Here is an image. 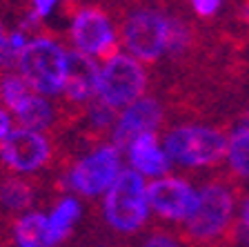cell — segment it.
I'll return each instance as SVG.
<instances>
[{"label":"cell","mask_w":249,"mask_h":247,"mask_svg":"<svg viewBox=\"0 0 249 247\" xmlns=\"http://www.w3.org/2000/svg\"><path fill=\"white\" fill-rule=\"evenodd\" d=\"M194 211L182 221L180 241L189 247H229L238 234V190L233 176L207 180L200 185Z\"/></svg>","instance_id":"cell-1"},{"label":"cell","mask_w":249,"mask_h":247,"mask_svg":"<svg viewBox=\"0 0 249 247\" xmlns=\"http://www.w3.org/2000/svg\"><path fill=\"white\" fill-rule=\"evenodd\" d=\"M16 72L25 78L31 92L45 98H60L69 72V49L52 36L29 38L18 56Z\"/></svg>","instance_id":"cell-2"},{"label":"cell","mask_w":249,"mask_h":247,"mask_svg":"<svg viewBox=\"0 0 249 247\" xmlns=\"http://www.w3.org/2000/svg\"><path fill=\"white\" fill-rule=\"evenodd\" d=\"M103 221L120 236L138 234L149 221L145 178L131 167L120 170L103 198Z\"/></svg>","instance_id":"cell-3"},{"label":"cell","mask_w":249,"mask_h":247,"mask_svg":"<svg viewBox=\"0 0 249 247\" xmlns=\"http://www.w3.org/2000/svg\"><path fill=\"white\" fill-rule=\"evenodd\" d=\"M229 136L209 125H176L165 132L162 145L169 160L187 170L216 167L227 158Z\"/></svg>","instance_id":"cell-4"},{"label":"cell","mask_w":249,"mask_h":247,"mask_svg":"<svg viewBox=\"0 0 249 247\" xmlns=\"http://www.w3.org/2000/svg\"><path fill=\"white\" fill-rule=\"evenodd\" d=\"M120 42L136 60L156 62L167 54L169 14L149 5L129 9L120 22Z\"/></svg>","instance_id":"cell-5"},{"label":"cell","mask_w":249,"mask_h":247,"mask_svg":"<svg viewBox=\"0 0 249 247\" xmlns=\"http://www.w3.org/2000/svg\"><path fill=\"white\" fill-rule=\"evenodd\" d=\"M149 87V76L145 67L129 54H116L100 65L98 100L111 109H124L134 105Z\"/></svg>","instance_id":"cell-6"},{"label":"cell","mask_w":249,"mask_h":247,"mask_svg":"<svg viewBox=\"0 0 249 247\" xmlns=\"http://www.w3.org/2000/svg\"><path fill=\"white\" fill-rule=\"evenodd\" d=\"M120 170L123 167H120L118 147L114 143L100 145L69 167V171L65 174V183L76 194L85 198H96L111 187Z\"/></svg>","instance_id":"cell-7"},{"label":"cell","mask_w":249,"mask_h":247,"mask_svg":"<svg viewBox=\"0 0 249 247\" xmlns=\"http://www.w3.org/2000/svg\"><path fill=\"white\" fill-rule=\"evenodd\" d=\"M69 42L73 52L91 56L96 60H109L118 54V38L107 11L100 7H80L71 16Z\"/></svg>","instance_id":"cell-8"},{"label":"cell","mask_w":249,"mask_h":247,"mask_svg":"<svg viewBox=\"0 0 249 247\" xmlns=\"http://www.w3.org/2000/svg\"><path fill=\"white\" fill-rule=\"evenodd\" d=\"M53 158V145L42 132L14 127L0 143V165L9 174H38Z\"/></svg>","instance_id":"cell-9"},{"label":"cell","mask_w":249,"mask_h":247,"mask_svg":"<svg viewBox=\"0 0 249 247\" xmlns=\"http://www.w3.org/2000/svg\"><path fill=\"white\" fill-rule=\"evenodd\" d=\"M198 194L187 180L176 176H162L147 185V205L158 218L182 223L194 211Z\"/></svg>","instance_id":"cell-10"},{"label":"cell","mask_w":249,"mask_h":247,"mask_svg":"<svg viewBox=\"0 0 249 247\" xmlns=\"http://www.w3.org/2000/svg\"><path fill=\"white\" fill-rule=\"evenodd\" d=\"M98 78L100 65L96 58L85 56L80 52H69V72L67 82L60 98L67 109H73V118H83L87 105L98 96Z\"/></svg>","instance_id":"cell-11"},{"label":"cell","mask_w":249,"mask_h":247,"mask_svg":"<svg viewBox=\"0 0 249 247\" xmlns=\"http://www.w3.org/2000/svg\"><path fill=\"white\" fill-rule=\"evenodd\" d=\"M162 118H165V112H162L160 100L154 96H142L134 105L120 112L114 129H111V140L123 152L138 136L158 134V129L162 127Z\"/></svg>","instance_id":"cell-12"},{"label":"cell","mask_w":249,"mask_h":247,"mask_svg":"<svg viewBox=\"0 0 249 247\" xmlns=\"http://www.w3.org/2000/svg\"><path fill=\"white\" fill-rule=\"evenodd\" d=\"M131 170L140 176H165L171 170V160L158 147V134H142L127 147Z\"/></svg>","instance_id":"cell-13"},{"label":"cell","mask_w":249,"mask_h":247,"mask_svg":"<svg viewBox=\"0 0 249 247\" xmlns=\"http://www.w3.org/2000/svg\"><path fill=\"white\" fill-rule=\"evenodd\" d=\"M16 247H58L49 229V216L38 209H29L11 225Z\"/></svg>","instance_id":"cell-14"},{"label":"cell","mask_w":249,"mask_h":247,"mask_svg":"<svg viewBox=\"0 0 249 247\" xmlns=\"http://www.w3.org/2000/svg\"><path fill=\"white\" fill-rule=\"evenodd\" d=\"M14 123H18V127H22V129H31V132H42V134H47L49 129L56 127L58 109L53 107V103L49 98L34 92L27 98V103L14 114Z\"/></svg>","instance_id":"cell-15"},{"label":"cell","mask_w":249,"mask_h":247,"mask_svg":"<svg viewBox=\"0 0 249 247\" xmlns=\"http://www.w3.org/2000/svg\"><path fill=\"white\" fill-rule=\"evenodd\" d=\"M34 201H36V190L29 180L14 176L9 171L5 176H0V207L7 214L29 211Z\"/></svg>","instance_id":"cell-16"},{"label":"cell","mask_w":249,"mask_h":247,"mask_svg":"<svg viewBox=\"0 0 249 247\" xmlns=\"http://www.w3.org/2000/svg\"><path fill=\"white\" fill-rule=\"evenodd\" d=\"M80 203L73 198V196H65L53 205L52 214H49V229H52V236L56 241V245H60L65 238L71 234L76 221L80 218Z\"/></svg>","instance_id":"cell-17"},{"label":"cell","mask_w":249,"mask_h":247,"mask_svg":"<svg viewBox=\"0 0 249 247\" xmlns=\"http://www.w3.org/2000/svg\"><path fill=\"white\" fill-rule=\"evenodd\" d=\"M31 87L25 82V78L18 72H2L0 74V105L14 116L22 105L27 103V98L31 96Z\"/></svg>","instance_id":"cell-18"},{"label":"cell","mask_w":249,"mask_h":247,"mask_svg":"<svg viewBox=\"0 0 249 247\" xmlns=\"http://www.w3.org/2000/svg\"><path fill=\"white\" fill-rule=\"evenodd\" d=\"M138 247H182L180 236L171 232H162V229H151Z\"/></svg>","instance_id":"cell-19"},{"label":"cell","mask_w":249,"mask_h":247,"mask_svg":"<svg viewBox=\"0 0 249 247\" xmlns=\"http://www.w3.org/2000/svg\"><path fill=\"white\" fill-rule=\"evenodd\" d=\"M189 2H192L194 14L200 16V18H212V16H216L220 5H223V0H189Z\"/></svg>","instance_id":"cell-20"},{"label":"cell","mask_w":249,"mask_h":247,"mask_svg":"<svg viewBox=\"0 0 249 247\" xmlns=\"http://www.w3.org/2000/svg\"><path fill=\"white\" fill-rule=\"evenodd\" d=\"M60 0H31V14L36 16L38 20L47 18V16H52V11L56 9V5Z\"/></svg>","instance_id":"cell-21"},{"label":"cell","mask_w":249,"mask_h":247,"mask_svg":"<svg viewBox=\"0 0 249 247\" xmlns=\"http://www.w3.org/2000/svg\"><path fill=\"white\" fill-rule=\"evenodd\" d=\"M14 132V116L0 105V143Z\"/></svg>","instance_id":"cell-22"},{"label":"cell","mask_w":249,"mask_h":247,"mask_svg":"<svg viewBox=\"0 0 249 247\" xmlns=\"http://www.w3.org/2000/svg\"><path fill=\"white\" fill-rule=\"evenodd\" d=\"M238 232L247 234V238H249V198H245L243 207L238 211Z\"/></svg>","instance_id":"cell-23"},{"label":"cell","mask_w":249,"mask_h":247,"mask_svg":"<svg viewBox=\"0 0 249 247\" xmlns=\"http://www.w3.org/2000/svg\"><path fill=\"white\" fill-rule=\"evenodd\" d=\"M5 38H7V34H5V27H2V22H0V45L5 42Z\"/></svg>","instance_id":"cell-24"},{"label":"cell","mask_w":249,"mask_h":247,"mask_svg":"<svg viewBox=\"0 0 249 247\" xmlns=\"http://www.w3.org/2000/svg\"><path fill=\"white\" fill-rule=\"evenodd\" d=\"M247 2H249V0H247Z\"/></svg>","instance_id":"cell-25"}]
</instances>
